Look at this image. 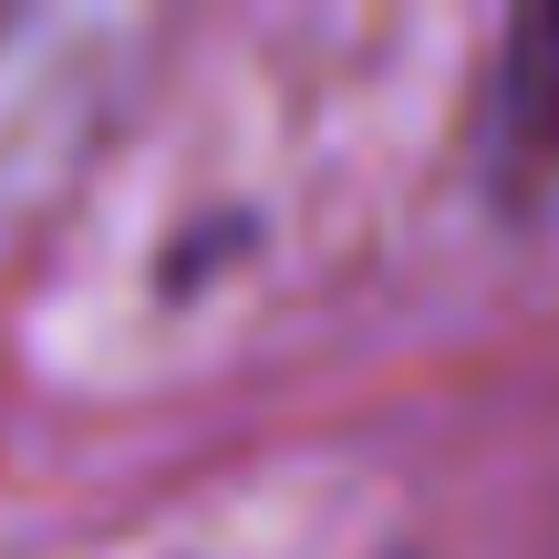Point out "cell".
Masks as SVG:
<instances>
[{"mask_svg":"<svg viewBox=\"0 0 559 559\" xmlns=\"http://www.w3.org/2000/svg\"><path fill=\"white\" fill-rule=\"evenodd\" d=\"M477 156L508 207H539L559 187V0H528L508 21L498 73H487V115H477Z\"/></svg>","mask_w":559,"mask_h":559,"instance_id":"6da1fadb","label":"cell"}]
</instances>
